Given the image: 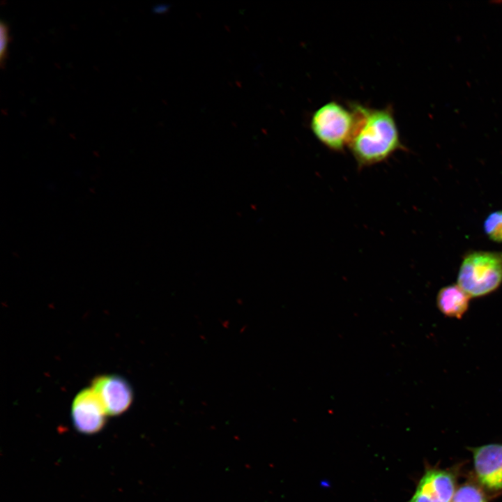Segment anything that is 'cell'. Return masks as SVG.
Instances as JSON below:
<instances>
[{
    "label": "cell",
    "instance_id": "7a4b0ae2",
    "mask_svg": "<svg viewBox=\"0 0 502 502\" xmlns=\"http://www.w3.org/2000/svg\"><path fill=\"white\" fill-rule=\"evenodd\" d=\"M502 284V251H473L464 255L457 284L471 297L492 293Z\"/></svg>",
    "mask_w": 502,
    "mask_h": 502
},
{
    "label": "cell",
    "instance_id": "30bf717a",
    "mask_svg": "<svg viewBox=\"0 0 502 502\" xmlns=\"http://www.w3.org/2000/svg\"><path fill=\"white\" fill-rule=\"evenodd\" d=\"M483 229L489 239L497 243H501L502 210L489 213L484 222Z\"/></svg>",
    "mask_w": 502,
    "mask_h": 502
},
{
    "label": "cell",
    "instance_id": "52a82bcc",
    "mask_svg": "<svg viewBox=\"0 0 502 502\" xmlns=\"http://www.w3.org/2000/svg\"><path fill=\"white\" fill-rule=\"evenodd\" d=\"M91 388L102 402L108 416H119L130 406L133 391L129 382L117 374L96 376Z\"/></svg>",
    "mask_w": 502,
    "mask_h": 502
},
{
    "label": "cell",
    "instance_id": "8fae6325",
    "mask_svg": "<svg viewBox=\"0 0 502 502\" xmlns=\"http://www.w3.org/2000/svg\"><path fill=\"white\" fill-rule=\"evenodd\" d=\"M0 61L1 67L3 68L8 57V48L9 43L10 41L9 26L8 24L4 21H1L0 24Z\"/></svg>",
    "mask_w": 502,
    "mask_h": 502
},
{
    "label": "cell",
    "instance_id": "8992f818",
    "mask_svg": "<svg viewBox=\"0 0 502 502\" xmlns=\"http://www.w3.org/2000/svg\"><path fill=\"white\" fill-rule=\"evenodd\" d=\"M107 413L96 393L91 388L79 391L71 407V417L75 429L84 434L100 431L106 423Z\"/></svg>",
    "mask_w": 502,
    "mask_h": 502
},
{
    "label": "cell",
    "instance_id": "7c38bea8",
    "mask_svg": "<svg viewBox=\"0 0 502 502\" xmlns=\"http://www.w3.org/2000/svg\"><path fill=\"white\" fill-rule=\"evenodd\" d=\"M170 6L166 3L156 5L153 8L152 11L155 14H164L169 10Z\"/></svg>",
    "mask_w": 502,
    "mask_h": 502
},
{
    "label": "cell",
    "instance_id": "ba28073f",
    "mask_svg": "<svg viewBox=\"0 0 502 502\" xmlns=\"http://www.w3.org/2000/svg\"><path fill=\"white\" fill-rule=\"evenodd\" d=\"M470 298L457 284H450L438 292L436 305L446 317L460 319L469 308Z\"/></svg>",
    "mask_w": 502,
    "mask_h": 502
},
{
    "label": "cell",
    "instance_id": "6da1fadb",
    "mask_svg": "<svg viewBox=\"0 0 502 502\" xmlns=\"http://www.w3.org/2000/svg\"><path fill=\"white\" fill-rule=\"evenodd\" d=\"M354 126L348 149L358 169L387 160L397 151L404 150L391 106L372 108L350 102Z\"/></svg>",
    "mask_w": 502,
    "mask_h": 502
},
{
    "label": "cell",
    "instance_id": "9c48e42d",
    "mask_svg": "<svg viewBox=\"0 0 502 502\" xmlns=\"http://www.w3.org/2000/svg\"><path fill=\"white\" fill-rule=\"evenodd\" d=\"M488 493L473 478L458 486L452 502H488Z\"/></svg>",
    "mask_w": 502,
    "mask_h": 502
},
{
    "label": "cell",
    "instance_id": "277c9868",
    "mask_svg": "<svg viewBox=\"0 0 502 502\" xmlns=\"http://www.w3.org/2000/svg\"><path fill=\"white\" fill-rule=\"evenodd\" d=\"M459 476L458 466L441 468L425 464L412 496L406 502H452Z\"/></svg>",
    "mask_w": 502,
    "mask_h": 502
},
{
    "label": "cell",
    "instance_id": "3957f363",
    "mask_svg": "<svg viewBox=\"0 0 502 502\" xmlns=\"http://www.w3.org/2000/svg\"><path fill=\"white\" fill-rule=\"evenodd\" d=\"M354 126L352 110L337 101H329L312 114L310 128L317 139L335 152L348 146Z\"/></svg>",
    "mask_w": 502,
    "mask_h": 502
},
{
    "label": "cell",
    "instance_id": "5b68a950",
    "mask_svg": "<svg viewBox=\"0 0 502 502\" xmlns=\"http://www.w3.org/2000/svg\"><path fill=\"white\" fill-rule=\"evenodd\" d=\"M469 450L473 457V478L489 495L501 494L502 443H487Z\"/></svg>",
    "mask_w": 502,
    "mask_h": 502
}]
</instances>
